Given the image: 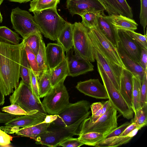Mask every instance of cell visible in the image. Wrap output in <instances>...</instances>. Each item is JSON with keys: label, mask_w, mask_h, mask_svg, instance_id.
I'll use <instances>...</instances> for the list:
<instances>
[{"label": "cell", "mask_w": 147, "mask_h": 147, "mask_svg": "<svg viewBox=\"0 0 147 147\" xmlns=\"http://www.w3.org/2000/svg\"><path fill=\"white\" fill-rule=\"evenodd\" d=\"M134 117L131 121L143 127L147 124V103L134 112Z\"/></svg>", "instance_id": "37"}, {"label": "cell", "mask_w": 147, "mask_h": 147, "mask_svg": "<svg viewBox=\"0 0 147 147\" xmlns=\"http://www.w3.org/2000/svg\"><path fill=\"white\" fill-rule=\"evenodd\" d=\"M97 64L98 71L107 91L110 103L124 118L127 119L132 118L134 114L133 109L128 105L119 91L114 86L102 67L99 63Z\"/></svg>", "instance_id": "8"}, {"label": "cell", "mask_w": 147, "mask_h": 147, "mask_svg": "<svg viewBox=\"0 0 147 147\" xmlns=\"http://www.w3.org/2000/svg\"><path fill=\"white\" fill-rule=\"evenodd\" d=\"M117 111L110 102L105 112L96 121L91 122L86 119L83 121L80 126L79 135L95 131L105 136L117 127Z\"/></svg>", "instance_id": "5"}, {"label": "cell", "mask_w": 147, "mask_h": 147, "mask_svg": "<svg viewBox=\"0 0 147 147\" xmlns=\"http://www.w3.org/2000/svg\"><path fill=\"white\" fill-rule=\"evenodd\" d=\"M97 25L111 42L117 47L118 43L117 30L114 28L107 16L103 11L100 12L99 13Z\"/></svg>", "instance_id": "22"}, {"label": "cell", "mask_w": 147, "mask_h": 147, "mask_svg": "<svg viewBox=\"0 0 147 147\" xmlns=\"http://www.w3.org/2000/svg\"><path fill=\"white\" fill-rule=\"evenodd\" d=\"M131 38L141 48L147 49V36L134 31L126 30Z\"/></svg>", "instance_id": "39"}, {"label": "cell", "mask_w": 147, "mask_h": 147, "mask_svg": "<svg viewBox=\"0 0 147 147\" xmlns=\"http://www.w3.org/2000/svg\"><path fill=\"white\" fill-rule=\"evenodd\" d=\"M90 105L89 102L85 100L69 103L57 114V119L51 124L63 126L71 125L88 113Z\"/></svg>", "instance_id": "11"}, {"label": "cell", "mask_w": 147, "mask_h": 147, "mask_svg": "<svg viewBox=\"0 0 147 147\" xmlns=\"http://www.w3.org/2000/svg\"><path fill=\"white\" fill-rule=\"evenodd\" d=\"M67 52L73 47V25L67 22L56 40Z\"/></svg>", "instance_id": "24"}, {"label": "cell", "mask_w": 147, "mask_h": 147, "mask_svg": "<svg viewBox=\"0 0 147 147\" xmlns=\"http://www.w3.org/2000/svg\"><path fill=\"white\" fill-rule=\"evenodd\" d=\"M139 64L147 71V49H141V54Z\"/></svg>", "instance_id": "47"}, {"label": "cell", "mask_w": 147, "mask_h": 147, "mask_svg": "<svg viewBox=\"0 0 147 147\" xmlns=\"http://www.w3.org/2000/svg\"><path fill=\"white\" fill-rule=\"evenodd\" d=\"M110 102L109 100L105 102H102L103 105L102 109V115L106 111Z\"/></svg>", "instance_id": "53"}, {"label": "cell", "mask_w": 147, "mask_h": 147, "mask_svg": "<svg viewBox=\"0 0 147 147\" xmlns=\"http://www.w3.org/2000/svg\"><path fill=\"white\" fill-rule=\"evenodd\" d=\"M4 112L15 116H22L27 115L26 111L20 106L16 103L11 104L8 106L4 107L1 109Z\"/></svg>", "instance_id": "40"}, {"label": "cell", "mask_w": 147, "mask_h": 147, "mask_svg": "<svg viewBox=\"0 0 147 147\" xmlns=\"http://www.w3.org/2000/svg\"><path fill=\"white\" fill-rule=\"evenodd\" d=\"M4 0H0V6L2 3H3Z\"/></svg>", "instance_id": "57"}, {"label": "cell", "mask_w": 147, "mask_h": 147, "mask_svg": "<svg viewBox=\"0 0 147 147\" xmlns=\"http://www.w3.org/2000/svg\"><path fill=\"white\" fill-rule=\"evenodd\" d=\"M13 137L0 129V147L8 146Z\"/></svg>", "instance_id": "46"}, {"label": "cell", "mask_w": 147, "mask_h": 147, "mask_svg": "<svg viewBox=\"0 0 147 147\" xmlns=\"http://www.w3.org/2000/svg\"><path fill=\"white\" fill-rule=\"evenodd\" d=\"M109 15H121L133 19L131 7L126 0H100Z\"/></svg>", "instance_id": "17"}, {"label": "cell", "mask_w": 147, "mask_h": 147, "mask_svg": "<svg viewBox=\"0 0 147 147\" xmlns=\"http://www.w3.org/2000/svg\"><path fill=\"white\" fill-rule=\"evenodd\" d=\"M140 95L141 107L147 103V73L144 75L141 83Z\"/></svg>", "instance_id": "42"}, {"label": "cell", "mask_w": 147, "mask_h": 147, "mask_svg": "<svg viewBox=\"0 0 147 147\" xmlns=\"http://www.w3.org/2000/svg\"><path fill=\"white\" fill-rule=\"evenodd\" d=\"M117 48L119 57L125 68L129 71L134 76L138 77L141 83L144 75L147 73V71L128 56L118 41Z\"/></svg>", "instance_id": "20"}, {"label": "cell", "mask_w": 147, "mask_h": 147, "mask_svg": "<svg viewBox=\"0 0 147 147\" xmlns=\"http://www.w3.org/2000/svg\"><path fill=\"white\" fill-rule=\"evenodd\" d=\"M11 20L12 28L23 39L36 33H41L34 17L29 12L19 7L12 9Z\"/></svg>", "instance_id": "10"}, {"label": "cell", "mask_w": 147, "mask_h": 147, "mask_svg": "<svg viewBox=\"0 0 147 147\" xmlns=\"http://www.w3.org/2000/svg\"><path fill=\"white\" fill-rule=\"evenodd\" d=\"M130 122H126L121 126L113 130L111 132L105 136V139L114 136H117L120 135L125 129L131 123Z\"/></svg>", "instance_id": "44"}, {"label": "cell", "mask_w": 147, "mask_h": 147, "mask_svg": "<svg viewBox=\"0 0 147 147\" xmlns=\"http://www.w3.org/2000/svg\"><path fill=\"white\" fill-rule=\"evenodd\" d=\"M0 42V88L5 96L13 93L19 85L21 52L24 46Z\"/></svg>", "instance_id": "1"}, {"label": "cell", "mask_w": 147, "mask_h": 147, "mask_svg": "<svg viewBox=\"0 0 147 147\" xmlns=\"http://www.w3.org/2000/svg\"><path fill=\"white\" fill-rule=\"evenodd\" d=\"M88 34L94 47L111 63L125 68L117 47L109 41L98 25L88 29Z\"/></svg>", "instance_id": "6"}, {"label": "cell", "mask_w": 147, "mask_h": 147, "mask_svg": "<svg viewBox=\"0 0 147 147\" xmlns=\"http://www.w3.org/2000/svg\"><path fill=\"white\" fill-rule=\"evenodd\" d=\"M15 115L0 111V123H5L15 117Z\"/></svg>", "instance_id": "49"}, {"label": "cell", "mask_w": 147, "mask_h": 147, "mask_svg": "<svg viewBox=\"0 0 147 147\" xmlns=\"http://www.w3.org/2000/svg\"><path fill=\"white\" fill-rule=\"evenodd\" d=\"M47 115L39 111L14 117L5 123V125L18 127H26L42 123Z\"/></svg>", "instance_id": "18"}, {"label": "cell", "mask_w": 147, "mask_h": 147, "mask_svg": "<svg viewBox=\"0 0 147 147\" xmlns=\"http://www.w3.org/2000/svg\"><path fill=\"white\" fill-rule=\"evenodd\" d=\"M30 80L31 87L33 92L38 98L40 99L38 79L31 70L30 73Z\"/></svg>", "instance_id": "45"}, {"label": "cell", "mask_w": 147, "mask_h": 147, "mask_svg": "<svg viewBox=\"0 0 147 147\" xmlns=\"http://www.w3.org/2000/svg\"><path fill=\"white\" fill-rule=\"evenodd\" d=\"M76 88L85 95L98 99H108L104 86L98 79H90L79 82Z\"/></svg>", "instance_id": "15"}, {"label": "cell", "mask_w": 147, "mask_h": 147, "mask_svg": "<svg viewBox=\"0 0 147 147\" xmlns=\"http://www.w3.org/2000/svg\"><path fill=\"white\" fill-rule=\"evenodd\" d=\"M66 53L69 76L76 77L94 70L92 63L79 55L73 48Z\"/></svg>", "instance_id": "12"}, {"label": "cell", "mask_w": 147, "mask_h": 147, "mask_svg": "<svg viewBox=\"0 0 147 147\" xmlns=\"http://www.w3.org/2000/svg\"><path fill=\"white\" fill-rule=\"evenodd\" d=\"M78 138L84 144L95 146L99 142L105 139V136L102 134L91 131L80 135Z\"/></svg>", "instance_id": "32"}, {"label": "cell", "mask_w": 147, "mask_h": 147, "mask_svg": "<svg viewBox=\"0 0 147 147\" xmlns=\"http://www.w3.org/2000/svg\"><path fill=\"white\" fill-rule=\"evenodd\" d=\"M9 100L11 104H18L27 114L39 111L47 115L40 99L34 94L30 87L22 80L10 96Z\"/></svg>", "instance_id": "4"}, {"label": "cell", "mask_w": 147, "mask_h": 147, "mask_svg": "<svg viewBox=\"0 0 147 147\" xmlns=\"http://www.w3.org/2000/svg\"><path fill=\"white\" fill-rule=\"evenodd\" d=\"M133 76V74L129 71L126 68L123 67L120 77L119 91L127 104L132 109Z\"/></svg>", "instance_id": "19"}, {"label": "cell", "mask_w": 147, "mask_h": 147, "mask_svg": "<svg viewBox=\"0 0 147 147\" xmlns=\"http://www.w3.org/2000/svg\"><path fill=\"white\" fill-rule=\"evenodd\" d=\"M60 0H33L30 3V11H39L57 7Z\"/></svg>", "instance_id": "31"}, {"label": "cell", "mask_w": 147, "mask_h": 147, "mask_svg": "<svg viewBox=\"0 0 147 147\" xmlns=\"http://www.w3.org/2000/svg\"><path fill=\"white\" fill-rule=\"evenodd\" d=\"M100 12L88 11L82 14L81 17V23L88 29L92 28L97 25L98 14Z\"/></svg>", "instance_id": "36"}, {"label": "cell", "mask_w": 147, "mask_h": 147, "mask_svg": "<svg viewBox=\"0 0 147 147\" xmlns=\"http://www.w3.org/2000/svg\"><path fill=\"white\" fill-rule=\"evenodd\" d=\"M65 80L52 87L44 97L42 103L49 115L58 114L69 103V94L64 84Z\"/></svg>", "instance_id": "7"}, {"label": "cell", "mask_w": 147, "mask_h": 147, "mask_svg": "<svg viewBox=\"0 0 147 147\" xmlns=\"http://www.w3.org/2000/svg\"><path fill=\"white\" fill-rule=\"evenodd\" d=\"M24 48L26 53L28 61L31 70L36 76L38 79L39 76V72L36 55L25 43Z\"/></svg>", "instance_id": "38"}, {"label": "cell", "mask_w": 147, "mask_h": 147, "mask_svg": "<svg viewBox=\"0 0 147 147\" xmlns=\"http://www.w3.org/2000/svg\"><path fill=\"white\" fill-rule=\"evenodd\" d=\"M5 95L0 88V106L3 105L5 102Z\"/></svg>", "instance_id": "54"}, {"label": "cell", "mask_w": 147, "mask_h": 147, "mask_svg": "<svg viewBox=\"0 0 147 147\" xmlns=\"http://www.w3.org/2000/svg\"><path fill=\"white\" fill-rule=\"evenodd\" d=\"M11 2H17L20 3H25L29 2L31 0H8Z\"/></svg>", "instance_id": "55"}, {"label": "cell", "mask_w": 147, "mask_h": 147, "mask_svg": "<svg viewBox=\"0 0 147 147\" xmlns=\"http://www.w3.org/2000/svg\"><path fill=\"white\" fill-rule=\"evenodd\" d=\"M102 104L100 102L94 103L91 105L90 108L91 109L92 115L96 113L102 109Z\"/></svg>", "instance_id": "51"}, {"label": "cell", "mask_w": 147, "mask_h": 147, "mask_svg": "<svg viewBox=\"0 0 147 147\" xmlns=\"http://www.w3.org/2000/svg\"><path fill=\"white\" fill-rule=\"evenodd\" d=\"M0 129L7 134H13L16 132L20 128L17 127H10L5 125L0 127Z\"/></svg>", "instance_id": "50"}, {"label": "cell", "mask_w": 147, "mask_h": 147, "mask_svg": "<svg viewBox=\"0 0 147 147\" xmlns=\"http://www.w3.org/2000/svg\"><path fill=\"white\" fill-rule=\"evenodd\" d=\"M67 76H69V73L67 62L65 57L59 65L51 70L50 79L52 87L63 79H65Z\"/></svg>", "instance_id": "26"}, {"label": "cell", "mask_w": 147, "mask_h": 147, "mask_svg": "<svg viewBox=\"0 0 147 147\" xmlns=\"http://www.w3.org/2000/svg\"><path fill=\"white\" fill-rule=\"evenodd\" d=\"M129 133L125 136H114L106 138L98 142L95 146L97 147H116L126 144L133 138Z\"/></svg>", "instance_id": "27"}, {"label": "cell", "mask_w": 147, "mask_h": 147, "mask_svg": "<svg viewBox=\"0 0 147 147\" xmlns=\"http://www.w3.org/2000/svg\"><path fill=\"white\" fill-rule=\"evenodd\" d=\"M90 113L89 111L78 121L68 126H59L50 124L46 132L34 139L36 143L50 147H56L67 138L76 135L79 136L80 126Z\"/></svg>", "instance_id": "3"}, {"label": "cell", "mask_w": 147, "mask_h": 147, "mask_svg": "<svg viewBox=\"0 0 147 147\" xmlns=\"http://www.w3.org/2000/svg\"><path fill=\"white\" fill-rule=\"evenodd\" d=\"M46 60L49 69L52 70L66 57L62 47L57 43H49L45 49Z\"/></svg>", "instance_id": "21"}, {"label": "cell", "mask_w": 147, "mask_h": 147, "mask_svg": "<svg viewBox=\"0 0 147 147\" xmlns=\"http://www.w3.org/2000/svg\"><path fill=\"white\" fill-rule=\"evenodd\" d=\"M21 38L18 34L6 26H0V42L16 45Z\"/></svg>", "instance_id": "29"}, {"label": "cell", "mask_w": 147, "mask_h": 147, "mask_svg": "<svg viewBox=\"0 0 147 147\" xmlns=\"http://www.w3.org/2000/svg\"><path fill=\"white\" fill-rule=\"evenodd\" d=\"M73 25V47L75 51L91 62L95 61L93 46L88 34V29L80 22Z\"/></svg>", "instance_id": "9"}, {"label": "cell", "mask_w": 147, "mask_h": 147, "mask_svg": "<svg viewBox=\"0 0 147 147\" xmlns=\"http://www.w3.org/2000/svg\"><path fill=\"white\" fill-rule=\"evenodd\" d=\"M132 92V109L134 112L140 108V95L141 83L138 77L133 76Z\"/></svg>", "instance_id": "33"}, {"label": "cell", "mask_w": 147, "mask_h": 147, "mask_svg": "<svg viewBox=\"0 0 147 147\" xmlns=\"http://www.w3.org/2000/svg\"><path fill=\"white\" fill-rule=\"evenodd\" d=\"M130 125L119 136H127L129 133H131L132 131L137 128H140V129L143 127L138 125L136 124L135 123L132 122Z\"/></svg>", "instance_id": "48"}, {"label": "cell", "mask_w": 147, "mask_h": 147, "mask_svg": "<svg viewBox=\"0 0 147 147\" xmlns=\"http://www.w3.org/2000/svg\"><path fill=\"white\" fill-rule=\"evenodd\" d=\"M23 39L25 44L29 47L36 55L38 52L40 43L42 40L41 33L32 34Z\"/></svg>", "instance_id": "35"}, {"label": "cell", "mask_w": 147, "mask_h": 147, "mask_svg": "<svg viewBox=\"0 0 147 147\" xmlns=\"http://www.w3.org/2000/svg\"><path fill=\"white\" fill-rule=\"evenodd\" d=\"M50 124L42 122L35 125L21 128L15 134L18 136L34 139L46 132Z\"/></svg>", "instance_id": "25"}, {"label": "cell", "mask_w": 147, "mask_h": 147, "mask_svg": "<svg viewBox=\"0 0 147 147\" xmlns=\"http://www.w3.org/2000/svg\"><path fill=\"white\" fill-rule=\"evenodd\" d=\"M31 69L28 61L24 46L22 49L20 59V77L23 81L31 87L30 73Z\"/></svg>", "instance_id": "28"}, {"label": "cell", "mask_w": 147, "mask_h": 147, "mask_svg": "<svg viewBox=\"0 0 147 147\" xmlns=\"http://www.w3.org/2000/svg\"><path fill=\"white\" fill-rule=\"evenodd\" d=\"M51 70L49 69L43 73L38 79L40 98L44 97L52 88L50 79Z\"/></svg>", "instance_id": "30"}, {"label": "cell", "mask_w": 147, "mask_h": 147, "mask_svg": "<svg viewBox=\"0 0 147 147\" xmlns=\"http://www.w3.org/2000/svg\"><path fill=\"white\" fill-rule=\"evenodd\" d=\"M45 49V44L42 40L38 52L36 55L39 72V77L49 69L46 60Z\"/></svg>", "instance_id": "34"}, {"label": "cell", "mask_w": 147, "mask_h": 147, "mask_svg": "<svg viewBox=\"0 0 147 147\" xmlns=\"http://www.w3.org/2000/svg\"><path fill=\"white\" fill-rule=\"evenodd\" d=\"M67 8L73 16H81L88 11L102 12L105 10L104 6L98 0H66Z\"/></svg>", "instance_id": "13"}, {"label": "cell", "mask_w": 147, "mask_h": 147, "mask_svg": "<svg viewBox=\"0 0 147 147\" xmlns=\"http://www.w3.org/2000/svg\"><path fill=\"white\" fill-rule=\"evenodd\" d=\"M107 17L115 30L134 31L137 29L138 25L133 19L121 15H112Z\"/></svg>", "instance_id": "23"}, {"label": "cell", "mask_w": 147, "mask_h": 147, "mask_svg": "<svg viewBox=\"0 0 147 147\" xmlns=\"http://www.w3.org/2000/svg\"><path fill=\"white\" fill-rule=\"evenodd\" d=\"M3 21V17L1 13L0 10V24Z\"/></svg>", "instance_id": "56"}, {"label": "cell", "mask_w": 147, "mask_h": 147, "mask_svg": "<svg viewBox=\"0 0 147 147\" xmlns=\"http://www.w3.org/2000/svg\"><path fill=\"white\" fill-rule=\"evenodd\" d=\"M118 41L128 56L134 61L140 62L141 48L134 42L125 30L117 29Z\"/></svg>", "instance_id": "16"}, {"label": "cell", "mask_w": 147, "mask_h": 147, "mask_svg": "<svg viewBox=\"0 0 147 147\" xmlns=\"http://www.w3.org/2000/svg\"><path fill=\"white\" fill-rule=\"evenodd\" d=\"M34 21L45 37L56 40L67 22L58 13L57 7L33 12Z\"/></svg>", "instance_id": "2"}, {"label": "cell", "mask_w": 147, "mask_h": 147, "mask_svg": "<svg viewBox=\"0 0 147 147\" xmlns=\"http://www.w3.org/2000/svg\"><path fill=\"white\" fill-rule=\"evenodd\" d=\"M93 46L95 60L102 67L114 86L119 91L120 77L123 67L110 63L93 45Z\"/></svg>", "instance_id": "14"}, {"label": "cell", "mask_w": 147, "mask_h": 147, "mask_svg": "<svg viewBox=\"0 0 147 147\" xmlns=\"http://www.w3.org/2000/svg\"><path fill=\"white\" fill-rule=\"evenodd\" d=\"M99 0V1L100 2V0Z\"/></svg>", "instance_id": "58"}, {"label": "cell", "mask_w": 147, "mask_h": 147, "mask_svg": "<svg viewBox=\"0 0 147 147\" xmlns=\"http://www.w3.org/2000/svg\"><path fill=\"white\" fill-rule=\"evenodd\" d=\"M140 22L143 28L144 32L147 24V0H140Z\"/></svg>", "instance_id": "41"}, {"label": "cell", "mask_w": 147, "mask_h": 147, "mask_svg": "<svg viewBox=\"0 0 147 147\" xmlns=\"http://www.w3.org/2000/svg\"><path fill=\"white\" fill-rule=\"evenodd\" d=\"M57 115H47L43 122L51 123L57 119Z\"/></svg>", "instance_id": "52"}, {"label": "cell", "mask_w": 147, "mask_h": 147, "mask_svg": "<svg viewBox=\"0 0 147 147\" xmlns=\"http://www.w3.org/2000/svg\"><path fill=\"white\" fill-rule=\"evenodd\" d=\"M84 145L78 138H69L65 140L59 145L64 147H78Z\"/></svg>", "instance_id": "43"}]
</instances>
